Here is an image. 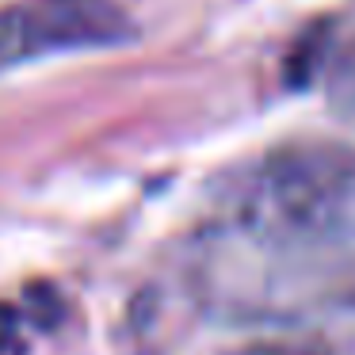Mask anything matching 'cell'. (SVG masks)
Returning <instances> with one entry per match:
<instances>
[{"label": "cell", "mask_w": 355, "mask_h": 355, "mask_svg": "<svg viewBox=\"0 0 355 355\" xmlns=\"http://www.w3.org/2000/svg\"><path fill=\"white\" fill-rule=\"evenodd\" d=\"M355 222V149L336 141L279 146L241 172L218 214V241L260 256H309Z\"/></svg>", "instance_id": "cell-1"}, {"label": "cell", "mask_w": 355, "mask_h": 355, "mask_svg": "<svg viewBox=\"0 0 355 355\" xmlns=\"http://www.w3.org/2000/svg\"><path fill=\"white\" fill-rule=\"evenodd\" d=\"M130 12L119 0H12L0 4V73L46 58L92 54L134 42Z\"/></svg>", "instance_id": "cell-2"}, {"label": "cell", "mask_w": 355, "mask_h": 355, "mask_svg": "<svg viewBox=\"0 0 355 355\" xmlns=\"http://www.w3.org/2000/svg\"><path fill=\"white\" fill-rule=\"evenodd\" d=\"M329 100L344 123L355 126V42L332 62L329 69Z\"/></svg>", "instance_id": "cell-3"}, {"label": "cell", "mask_w": 355, "mask_h": 355, "mask_svg": "<svg viewBox=\"0 0 355 355\" xmlns=\"http://www.w3.org/2000/svg\"><path fill=\"white\" fill-rule=\"evenodd\" d=\"M27 336H24V313L12 306H0V355H24Z\"/></svg>", "instance_id": "cell-4"}]
</instances>
